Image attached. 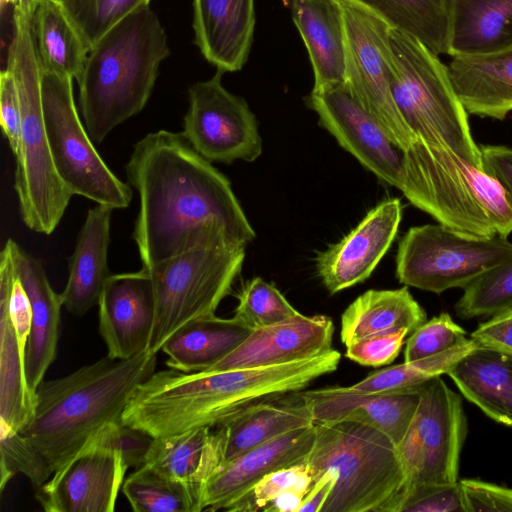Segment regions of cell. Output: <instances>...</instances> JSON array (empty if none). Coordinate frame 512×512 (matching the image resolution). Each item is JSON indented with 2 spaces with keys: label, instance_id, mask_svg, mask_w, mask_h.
<instances>
[{
  "label": "cell",
  "instance_id": "7dc6e473",
  "mask_svg": "<svg viewBox=\"0 0 512 512\" xmlns=\"http://www.w3.org/2000/svg\"><path fill=\"white\" fill-rule=\"evenodd\" d=\"M0 124L14 155L17 154L21 128V105L13 74L7 68L0 73Z\"/></svg>",
  "mask_w": 512,
  "mask_h": 512
},
{
  "label": "cell",
  "instance_id": "277c9868",
  "mask_svg": "<svg viewBox=\"0 0 512 512\" xmlns=\"http://www.w3.org/2000/svg\"><path fill=\"white\" fill-rule=\"evenodd\" d=\"M400 191L439 224L477 236L512 233V195L493 175L440 145L402 151Z\"/></svg>",
  "mask_w": 512,
  "mask_h": 512
},
{
  "label": "cell",
  "instance_id": "836d02e7",
  "mask_svg": "<svg viewBox=\"0 0 512 512\" xmlns=\"http://www.w3.org/2000/svg\"><path fill=\"white\" fill-rule=\"evenodd\" d=\"M437 55L450 47V0H358Z\"/></svg>",
  "mask_w": 512,
  "mask_h": 512
},
{
  "label": "cell",
  "instance_id": "ab89813d",
  "mask_svg": "<svg viewBox=\"0 0 512 512\" xmlns=\"http://www.w3.org/2000/svg\"><path fill=\"white\" fill-rule=\"evenodd\" d=\"M1 491L16 474H24L37 490L54 474L45 456L19 431L0 427Z\"/></svg>",
  "mask_w": 512,
  "mask_h": 512
},
{
  "label": "cell",
  "instance_id": "f5cc1de1",
  "mask_svg": "<svg viewBox=\"0 0 512 512\" xmlns=\"http://www.w3.org/2000/svg\"><path fill=\"white\" fill-rule=\"evenodd\" d=\"M2 3H6V4H11L12 6L20 1H23V0H1ZM26 1H29V2H32L33 4H37L38 1L40 0H26Z\"/></svg>",
  "mask_w": 512,
  "mask_h": 512
},
{
  "label": "cell",
  "instance_id": "d590c367",
  "mask_svg": "<svg viewBox=\"0 0 512 512\" xmlns=\"http://www.w3.org/2000/svg\"><path fill=\"white\" fill-rule=\"evenodd\" d=\"M477 344L468 338L465 342L440 354L403 362L374 371L351 388L362 392H403L419 390L425 383L448 371L465 355L476 349Z\"/></svg>",
  "mask_w": 512,
  "mask_h": 512
},
{
  "label": "cell",
  "instance_id": "bcb514c9",
  "mask_svg": "<svg viewBox=\"0 0 512 512\" xmlns=\"http://www.w3.org/2000/svg\"><path fill=\"white\" fill-rule=\"evenodd\" d=\"M459 482L466 512H512V488L479 479Z\"/></svg>",
  "mask_w": 512,
  "mask_h": 512
},
{
  "label": "cell",
  "instance_id": "83f0119b",
  "mask_svg": "<svg viewBox=\"0 0 512 512\" xmlns=\"http://www.w3.org/2000/svg\"><path fill=\"white\" fill-rule=\"evenodd\" d=\"M447 375L489 418L512 427V355L477 347Z\"/></svg>",
  "mask_w": 512,
  "mask_h": 512
},
{
  "label": "cell",
  "instance_id": "7a4b0ae2",
  "mask_svg": "<svg viewBox=\"0 0 512 512\" xmlns=\"http://www.w3.org/2000/svg\"><path fill=\"white\" fill-rule=\"evenodd\" d=\"M156 355L129 359L106 355L36 389L35 411L20 433L61 470L104 425L121 421L136 388L155 370Z\"/></svg>",
  "mask_w": 512,
  "mask_h": 512
},
{
  "label": "cell",
  "instance_id": "1f68e13d",
  "mask_svg": "<svg viewBox=\"0 0 512 512\" xmlns=\"http://www.w3.org/2000/svg\"><path fill=\"white\" fill-rule=\"evenodd\" d=\"M36 50L43 74L77 79L90 48L59 0H40L32 15Z\"/></svg>",
  "mask_w": 512,
  "mask_h": 512
},
{
  "label": "cell",
  "instance_id": "8d00e7d4",
  "mask_svg": "<svg viewBox=\"0 0 512 512\" xmlns=\"http://www.w3.org/2000/svg\"><path fill=\"white\" fill-rule=\"evenodd\" d=\"M458 317H492L512 309V256L464 288L454 306Z\"/></svg>",
  "mask_w": 512,
  "mask_h": 512
},
{
  "label": "cell",
  "instance_id": "681fc988",
  "mask_svg": "<svg viewBox=\"0 0 512 512\" xmlns=\"http://www.w3.org/2000/svg\"><path fill=\"white\" fill-rule=\"evenodd\" d=\"M484 170L496 177L512 195V148L480 145Z\"/></svg>",
  "mask_w": 512,
  "mask_h": 512
},
{
  "label": "cell",
  "instance_id": "7c38bea8",
  "mask_svg": "<svg viewBox=\"0 0 512 512\" xmlns=\"http://www.w3.org/2000/svg\"><path fill=\"white\" fill-rule=\"evenodd\" d=\"M467 432L460 395L441 376L425 383L420 388L411 423L397 445L405 473L403 497L421 486L459 481L460 456Z\"/></svg>",
  "mask_w": 512,
  "mask_h": 512
},
{
  "label": "cell",
  "instance_id": "74e56055",
  "mask_svg": "<svg viewBox=\"0 0 512 512\" xmlns=\"http://www.w3.org/2000/svg\"><path fill=\"white\" fill-rule=\"evenodd\" d=\"M237 297L234 317L252 330L299 313L273 284L260 277L246 282Z\"/></svg>",
  "mask_w": 512,
  "mask_h": 512
},
{
  "label": "cell",
  "instance_id": "c3c4849f",
  "mask_svg": "<svg viewBox=\"0 0 512 512\" xmlns=\"http://www.w3.org/2000/svg\"><path fill=\"white\" fill-rule=\"evenodd\" d=\"M470 338L480 348L512 355V309L481 323Z\"/></svg>",
  "mask_w": 512,
  "mask_h": 512
},
{
  "label": "cell",
  "instance_id": "e0dca14e",
  "mask_svg": "<svg viewBox=\"0 0 512 512\" xmlns=\"http://www.w3.org/2000/svg\"><path fill=\"white\" fill-rule=\"evenodd\" d=\"M98 306V329L107 346V355L129 359L147 351L155 319V297L145 268L111 274Z\"/></svg>",
  "mask_w": 512,
  "mask_h": 512
},
{
  "label": "cell",
  "instance_id": "5bb4252c",
  "mask_svg": "<svg viewBox=\"0 0 512 512\" xmlns=\"http://www.w3.org/2000/svg\"><path fill=\"white\" fill-rule=\"evenodd\" d=\"M306 102L318 115L319 124L343 149L381 181L400 190L403 176L402 151L344 86L319 93L311 92Z\"/></svg>",
  "mask_w": 512,
  "mask_h": 512
},
{
  "label": "cell",
  "instance_id": "7bdbcfd3",
  "mask_svg": "<svg viewBox=\"0 0 512 512\" xmlns=\"http://www.w3.org/2000/svg\"><path fill=\"white\" fill-rule=\"evenodd\" d=\"M88 441L117 452L128 468L137 469L144 465L153 437L121 420L104 425Z\"/></svg>",
  "mask_w": 512,
  "mask_h": 512
},
{
  "label": "cell",
  "instance_id": "e575fe53",
  "mask_svg": "<svg viewBox=\"0 0 512 512\" xmlns=\"http://www.w3.org/2000/svg\"><path fill=\"white\" fill-rule=\"evenodd\" d=\"M122 492L136 512H200L202 497L193 486L143 465L123 482Z\"/></svg>",
  "mask_w": 512,
  "mask_h": 512
},
{
  "label": "cell",
  "instance_id": "5b68a950",
  "mask_svg": "<svg viewBox=\"0 0 512 512\" xmlns=\"http://www.w3.org/2000/svg\"><path fill=\"white\" fill-rule=\"evenodd\" d=\"M35 4L13 5V34L6 68L14 76L21 105V128L14 189L25 225L51 234L58 226L72 193L61 181L52 159L42 106L43 71L38 58L32 15Z\"/></svg>",
  "mask_w": 512,
  "mask_h": 512
},
{
  "label": "cell",
  "instance_id": "9c48e42d",
  "mask_svg": "<svg viewBox=\"0 0 512 512\" xmlns=\"http://www.w3.org/2000/svg\"><path fill=\"white\" fill-rule=\"evenodd\" d=\"M511 256L508 237H477L439 223L425 224L411 227L400 240L396 276L405 286L440 294L464 289Z\"/></svg>",
  "mask_w": 512,
  "mask_h": 512
},
{
  "label": "cell",
  "instance_id": "484cf974",
  "mask_svg": "<svg viewBox=\"0 0 512 512\" xmlns=\"http://www.w3.org/2000/svg\"><path fill=\"white\" fill-rule=\"evenodd\" d=\"M302 391L261 401L222 422L218 427L225 432L224 461L283 434L315 424Z\"/></svg>",
  "mask_w": 512,
  "mask_h": 512
},
{
  "label": "cell",
  "instance_id": "4316f807",
  "mask_svg": "<svg viewBox=\"0 0 512 512\" xmlns=\"http://www.w3.org/2000/svg\"><path fill=\"white\" fill-rule=\"evenodd\" d=\"M225 432L204 427L181 434L153 438L144 465L168 478L197 489L204 485L224 461Z\"/></svg>",
  "mask_w": 512,
  "mask_h": 512
},
{
  "label": "cell",
  "instance_id": "6da1fadb",
  "mask_svg": "<svg viewBox=\"0 0 512 512\" xmlns=\"http://www.w3.org/2000/svg\"><path fill=\"white\" fill-rule=\"evenodd\" d=\"M125 169L139 195L132 236L143 268L220 233L246 244L255 238L228 178L182 133L147 134L134 146Z\"/></svg>",
  "mask_w": 512,
  "mask_h": 512
},
{
  "label": "cell",
  "instance_id": "f546056e",
  "mask_svg": "<svg viewBox=\"0 0 512 512\" xmlns=\"http://www.w3.org/2000/svg\"><path fill=\"white\" fill-rule=\"evenodd\" d=\"M512 48V0H450L449 55Z\"/></svg>",
  "mask_w": 512,
  "mask_h": 512
},
{
  "label": "cell",
  "instance_id": "603a6c76",
  "mask_svg": "<svg viewBox=\"0 0 512 512\" xmlns=\"http://www.w3.org/2000/svg\"><path fill=\"white\" fill-rule=\"evenodd\" d=\"M293 22L305 44L319 93L345 85V38L335 0H291Z\"/></svg>",
  "mask_w": 512,
  "mask_h": 512
},
{
  "label": "cell",
  "instance_id": "ac0fdd59",
  "mask_svg": "<svg viewBox=\"0 0 512 512\" xmlns=\"http://www.w3.org/2000/svg\"><path fill=\"white\" fill-rule=\"evenodd\" d=\"M334 324L326 315L300 312L252 330L230 354L205 371L266 367L304 360L333 349Z\"/></svg>",
  "mask_w": 512,
  "mask_h": 512
},
{
  "label": "cell",
  "instance_id": "4fadbf2b",
  "mask_svg": "<svg viewBox=\"0 0 512 512\" xmlns=\"http://www.w3.org/2000/svg\"><path fill=\"white\" fill-rule=\"evenodd\" d=\"M217 70L188 89L182 134L210 162L255 161L262 154L258 121L246 100L229 92Z\"/></svg>",
  "mask_w": 512,
  "mask_h": 512
},
{
  "label": "cell",
  "instance_id": "f6af8a7d",
  "mask_svg": "<svg viewBox=\"0 0 512 512\" xmlns=\"http://www.w3.org/2000/svg\"><path fill=\"white\" fill-rule=\"evenodd\" d=\"M407 329L370 336L346 346L345 356L364 366L380 367L393 362L399 355Z\"/></svg>",
  "mask_w": 512,
  "mask_h": 512
},
{
  "label": "cell",
  "instance_id": "30bf717a",
  "mask_svg": "<svg viewBox=\"0 0 512 512\" xmlns=\"http://www.w3.org/2000/svg\"><path fill=\"white\" fill-rule=\"evenodd\" d=\"M42 106L55 169L72 195L122 209L132 199L130 186L108 168L82 124L73 96V79L43 74Z\"/></svg>",
  "mask_w": 512,
  "mask_h": 512
},
{
  "label": "cell",
  "instance_id": "cb8c5ba5",
  "mask_svg": "<svg viewBox=\"0 0 512 512\" xmlns=\"http://www.w3.org/2000/svg\"><path fill=\"white\" fill-rule=\"evenodd\" d=\"M114 209L97 204L87 212L79 231L75 249L69 259V276L60 293L62 305L82 316L98 304L107 279L111 276L107 264L110 243V221Z\"/></svg>",
  "mask_w": 512,
  "mask_h": 512
},
{
  "label": "cell",
  "instance_id": "ba28073f",
  "mask_svg": "<svg viewBox=\"0 0 512 512\" xmlns=\"http://www.w3.org/2000/svg\"><path fill=\"white\" fill-rule=\"evenodd\" d=\"M245 247L246 243L220 233L145 268L150 274L155 297V319L148 352L157 355L164 343L185 324L215 315L241 272Z\"/></svg>",
  "mask_w": 512,
  "mask_h": 512
},
{
  "label": "cell",
  "instance_id": "4dcf8cb0",
  "mask_svg": "<svg viewBox=\"0 0 512 512\" xmlns=\"http://www.w3.org/2000/svg\"><path fill=\"white\" fill-rule=\"evenodd\" d=\"M427 320L426 313L407 286L371 289L357 297L341 315V341L352 342L407 329L412 333Z\"/></svg>",
  "mask_w": 512,
  "mask_h": 512
},
{
  "label": "cell",
  "instance_id": "9a60e30c",
  "mask_svg": "<svg viewBox=\"0 0 512 512\" xmlns=\"http://www.w3.org/2000/svg\"><path fill=\"white\" fill-rule=\"evenodd\" d=\"M127 469L117 452L88 441L35 497L46 512H112Z\"/></svg>",
  "mask_w": 512,
  "mask_h": 512
},
{
  "label": "cell",
  "instance_id": "d6986e66",
  "mask_svg": "<svg viewBox=\"0 0 512 512\" xmlns=\"http://www.w3.org/2000/svg\"><path fill=\"white\" fill-rule=\"evenodd\" d=\"M315 423L356 422L379 430L397 446L417 409L420 389L362 392L349 387L303 390Z\"/></svg>",
  "mask_w": 512,
  "mask_h": 512
},
{
  "label": "cell",
  "instance_id": "ee69618b",
  "mask_svg": "<svg viewBox=\"0 0 512 512\" xmlns=\"http://www.w3.org/2000/svg\"><path fill=\"white\" fill-rule=\"evenodd\" d=\"M398 512H466L460 482L415 488L404 495Z\"/></svg>",
  "mask_w": 512,
  "mask_h": 512
},
{
  "label": "cell",
  "instance_id": "60d3db41",
  "mask_svg": "<svg viewBox=\"0 0 512 512\" xmlns=\"http://www.w3.org/2000/svg\"><path fill=\"white\" fill-rule=\"evenodd\" d=\"M312 477L304 464H297L271 472L257 481L247 491L230 502L224 511L256 512L277 496L288 490H299L306 494L310 490Z\"/></svg>",
  "mask_w": 512,
  "mask_h": 512
},
{
  "label": "cell",
  "instance_id": "f907efd6",
  "mask_svg": "<svg viewBox=\"0 0 512 512\" xmlns=\"http://www.w3.org/2000/svg\"><path fill=\"white\" fill-rule=\"evenodd\" d=\"M335 482L336 475L334 473L326 472L321 475L305 495L299 512H321Z\"/></svg>",
  "mask_w": 512,
  "mask_h": 512
},
{
  "label": "cell",
  "instance_id": "d4e9b609",
  "mask_svg": "<svg viewBox=\"0 0 512 512\" xmlns=\"http://www.w3.org/2000/svg\"><path fill=\"white\" fill-rule=\"evenodd\" d=\"M447 68L468 114L502 120L512 112V48L453 56Z\"/></svg>",
  "mask_w": 512,
  "mask_h": 512
},
{
  "label": "cell",
  "instance_id": "3957f363",
  "mask_svg": "<svg viewBox=\"0 0 512 512\" xmlns=\"http://www.w3.org/2000/svg\"><path fill=\"white\" fill-rule=\"evenodd\" d=\"M169 54L165 30L149 6L129 14L98 40L76 79L92 141L101 143L145 107L160 64Z\"/></svg>",
  "mask_w": 512,
  "mask_h": 512
},
{
  "label": "cell",
  "instance_id": "8992f818",
  "mask_svg": "<svg viewBox=\"0 0 512 512\" xmlns=\"http://www.w3.org/2000/svg\"><path fill=\"white\" fill-rule=\"evenodd\" d=\"M315 425L314 445L304 465L312 484L326 472L336 475L321 512H398L405 473L394 442L356 422Z\"/></svg>",
  "mask_w": 512,
  "mask_h": 512
},
{
  "label": "cell",
  "instance_id": "f1b7e54d",
  "mask_svg": "<svg viewBox=\"0 0 512 512\" xmlns=\"http://www.w3.org/2000/svg\"><path fill=\"white\" fill-rule=\"evenodd\" d=\"M252 329L236 317L197 318L177 330L163 345L166 365L182 372L205 371L236 349Z\"/></svg>",
  "mask_w": 512,
  "mask_h": 512
},
{
  "label": "cell",
  "instance_id": "816d5d0a",
  "mask_svg": "<svg viewBox=\"0 0 512 512\" xmlns=\"http://www.w3.org/2000/svg\"><path fill=\"white\" fill-rule=\"evenodd\" d=\"M306 493L299 490H288L270 501L264 508L265 512H299Z\"/></svg>",
  "mask_w": 512,
  "mask_h": 512
},
{
  "label": "cell",
  "instance_id": "b9f144b4",
  "mask_svg": "<svg viewBox=\"0 0 512 512\" xmlns=\"http://www.w3.org/2000/svg\"><path fill=\"white\" fill-rule=\"evenodd\" d=\"M466 330L450 314L441 313L426 320L408 338L404 361H414L445 352L468 340Z\"/></svg>",
  "mask_w": 512,
  "mask_h": 512
},
{
  "label": "cell",
  "instance_id": "52a82bcc",
  "mask_svg": "<svg viewBox=\"0 0 512 512\" xmlns=\"http://www.w3.org/2000/svg\"><path fill=\"white\" fill-rule=\"evenodd\" d=\"M389 80L412 142L444 146L483 169L468 113L438 55L413 35L391 26Z\"/></svg>",
  "mask_w": 512,
  "mask_h": 512
},
{
  "label": "cell",
  "instance_id": "7402d4cb",
  "mask_svg": "<svg viewBox=\"0 0 512 512\" xmlns=\"http://www.w3.org/2000/svg\"><path fill=\"white\" fill-rule=\"evenodd\" d=\"M16 272L28 294L32 310L31 331L26 347L25 368L30 389H36L56 358L60 335V294L51 287L40 261L8 239Z\"/></svg>",
  "mask_w": 512,
  "mask_h": 512
},
{
  "label": "cell",
  "instance_id": "2e32d148",
  "mask_svg": "<svg viewBox=\"0 0 512 512\" xmlns=\"http://www.w3.org/2000/svg\"><path fill=\"white\" fill-rule=\"evenodd\" d=\"M402 211L399 198L382 201L338 243L318 255L317 273L330 294L370 277L397 235Z\"/></svg>",
  "mask_w": 512,
  "mask_h": 512
},
{
  "label": "cell",
  "instance_id": "ffe728a7",
  "mask_svg": "<svg viewBox=\"0 0 512 512\" xmlns=\"http://www.w3.org/2000/svg\"><path fill=\"white\" fill-rule=\"evenodd\" d=\"M316 436V425L299 428L224 461L207 480L202 510L218 511L247 491L265 475L304 464Z\"/></svg>",
  "mask_w": 512,
  "mask_h": 512
},
{
  "label": "cell",
  "instance_id": "d6a6232c",
  "mask_svg": "<svg viewBox=\"0 0 512 512\" xmlns=\"http://www.w3.org/2000/svg\"><path fill=\"white\" fill-rule=\"evenodd\" d=\"M0 427L20 431L32 418L36 393L27 382L23 349L7 306L0 301Z\"/></svg>",
  "mask_w": 512,
  "mask_h": 512
},
{
  "label": "cell",
  "instance_id": "f35d334b",
  "mask_svg": "<svg viewBox=\"0 0 512 512\" xmlns=\"http://www.w3.org/2000/svg\"><path fill=\"white\" fill-rule=\"evenodd\" d=\"M90 50L113 26L150 0H59Z\"/></svg>",
  "mask_w": 512,
  "mask_h": 512
},
{
  "label": "cell",
  "instance_id": "44dd1931",
  "mask_svg": "<svg viewBox=\"0 0 512 512\" xmlns=\"http://www.w3.org/2000/svg\"><path fill=\"white\" fill-rule=\"evenodd\" d=\"M194 43L217 70L236 72L253 43L255 0H193Z\"/></svg>",
  "mask_w": 512,
  "mask_h": 512
},
{
  "label": "cell",
  "instance_id": "8fae6325",
  "mask_svg": "<svg viewBox=\"0 0 512 512\" xmlns=\"http://www.w3.org/2000/svg\"><path fill=\"white\" fill-rule=\"evenodd\" d=\"M345 38V89L380 124L401 151L412 135L394 100L388 53L391 24L358 0H335Z\"/></svg>",
  "mask_w": 512,
  "mask_h": 512
}]
</instances>
